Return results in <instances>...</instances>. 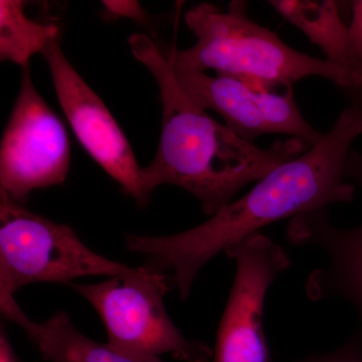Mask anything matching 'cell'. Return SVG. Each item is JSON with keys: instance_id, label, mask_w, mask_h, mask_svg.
<instances>
[{"instance_id": "cell-10", "label": "cell", "mask_w": 362, "mask_h": 362, "mask_svg": "<svg viewBox=\"0 0 362 362\" xmlns=\"http://www.w3.org/2000/svg\"><path fill=\"white\" fill-rule=\"evenodd\" d=\"M0 310L4 318L25 331L47 362H162L90 339L76 328L65 311L57 312L45 322H35L13 296H0Z\"/></svg>"}, {"instance_id": "cell-6", "label": "cell", "mask_w": 362, "mask_h": 362, "mask_svg": "<svg viewBox=\"0 0 362 362\" xmlns=\"http://www.w3.org/2000/svg\"><path fill=\"white\" fill-rule=\"evenodd\" d=\"M70 162L65 126L35 89L30 66H23L0 146V192L21 204L33 190L65 182Z\"/></svg>"}, {"instance_id": "cell-12", "label": "cell", "mask_w": 362, "mask_h": 362, "mask_svg": "<svg viewBox=\"0 0 362 362\" xmlns=\"http://www.w3.org/2000/svg\"><path fill=\"white\" fill-rule=\"evenodd\" d=\"M268 4L286 21L299 28L314 45H318L326 59L342 68L349 78V28L340 18L338 2L271 0Z\"/></svg>"}, {"instance_id": "cell-17", "label": "cell", "mask_w": 362, "mask_h": 362, "mask_svg": "<svg viewBox=\"0 0 362 362\" xmlns=\"http://www.w3.org/2000/svg\"><path fill=\"white\" fill-rule=\"evenodd\" d=\"M345 176L347 180L358 185L362 190V152L350 150L345 163Z\"/></svg>"}, {"instance_id": "cell-5", "label": "cell", "mask_w": 362, "mask_h": 362, "mask_svg": "<svg viewBox=\"0 0 362 362\" xmlns=\"http://www.w3.org/2000/svg\"><path fill=\"white\" fill-rule=\"evenodd\" d=\"M69 286L94 307L114 346L154 358L169 354L185 362L213 359L209 345L188 339L169 317L163 298L173 284L168 274L143 266L95 284Z\"/></svg>"}, {"instance_id": "cell-19", "label": "cell", "mask_w": 362, "mask_h": 362, "mask_svg": "<svg viewBox=\"0 0 362 362\" xmlns=\"http://www.w3.org/2000/svg\"><path fill=\"white\" fill-rule=\"evenodd\" d=\"M349 99V105H357V106H362V85L358 89L354 90L347 95Z\"/></svg>"}, {"instance_id": "cell-1", "label": "cell", "mask_w": 362, "mask_h": 362, "mask_svg": "<svg viewBox=\"0 0 362 362\" xmlns=\"http://www.w3.org/2000/svg\"><path fill=\"white\" fill-rule=\"evenodd\" d=\"M361 134L362 106L349 105L318 145L274 169L206 223L165 237L126 235V247L146 257L144 267L150 270L170 272L185 301L202 269L221 252L271 223L332 204H351L356 185L346 180L345 163Z\"/></svg>"}, {"instance_id": "cell-8", "label": "cell", "mask_w": 362, "mask_h": 362, "mask_svg": "<svg viewBox=\"0 0 362 362\" xmlns=\"http://www.w3.org/2000/svg\"><path fill=\"white\" fill-rule=\"evenodd\" d=\"M42 54L49 65L59 104L78 141L139 206H146L149 199L143 189L142 168L127 138L104 102L66 59L59 37L47 44Z\"/></svg>"}, {"instance_id": "cell-18", "label": "cell", "mask_w": 362, "mask_h": 362, "mask_svg": "<svg viewBox=\"0 0 362 362\" xmlns=\"http://www.w3.org/2000/svg\"><path fill=\"white\" fill-rule=\"evenodd\" d=\"M0 362H20L4 328L0 333Z\"/></svg>"}, {"instance_id": "cell-3", "label": "cell", "mask_w": 362, "mask_h": 362, "mask_svg": "<svg viewBox=\"0 0 362 362\" xmlns=\"http://www.w3.org/2000/svg\"><path fill=\"white\" fill-rule=\"evenodd\" d=\"M246 1H232L226 11L197 4L185 14L197 42L187 49H171L168 59L176 70L249 76L294 83L319 76L349 89L346 71L327 59L295 51L270 30L252 21Z\"/></svg>"}, {"instance_id": "cell-14", "label": "cell", "mask_w": 362, "mask_h": 362, "mask_svg": "<svg viewBox=\"0 0 362 362\" xmlns=\"http://www.w3.org/2000/svg\"><path fill=\"white\" fill-rule=\"evenodd\" d=\"M351 23L349 26V78L346 95L362 85V0L352 2Z\"/></svg>"}, {"instance_id": "cell-7", "label": "cell", "mask_w": 362, "mask_h": 362, "mask_svg": "<svg viewBox=\"0 0 362 362\" xmlns=\"http://www.w3.org/2000/svg\"><path fill=\"white\" fill-rule=\"evenodd\" d=\"M235 264L230 296L221 316L214 362H272L264 329L267 293L291 267L282 247L261 232L226 251Z\"/></svg>"}, {"instance_id": "cell-16", "label": "cell", "mask_w": 362, "mask_h": 362, "mask_svg": "<svg viewBox=\"0 0 362 362\" xmlns=\"http://www.w3.org/2000/svg\"><path fill=\"white\" fill-rule=\"evenodd\" d=\"M108 13L117 16L132 18L135 21L146 20V13L143 11L142 7L137 1H103Z\"/></svg>"}, {"instance_id": "cell-13", "label": "cell", "mask_w": 362, "mask_h": 362, "mask_svg": "<svg viewBox=\"0 0 362 362\" xmlns=\"http://www.w3.org/2000/svg\"><path fill=\"white\" fill-rule=\"evenodd\" d=\"M23 8L25 2L20 0L0 1V59L23 68L59 37L58 26L30 20Z\"/></svg>"}, {"instance_id": "cell-4", "label": "cell", "mask_w": 362, "mask_h": 362, "mask_svg": "<svg viewBox=\"0 0 362 362\" xmlns=\"http://www.w3.org/2000/svg\"><path fill=\"white\" fill-rule=\"evenodd\" d=\"M134 270L92 251L70 226L42 218L0 192V296L35 283L70 285L78 278Z\"/></svg>"}, {"instance_id": "cell-2", "label": "cell", "mask_w": 362, "mask_h": 362, "mask_svg": "<svg viewBox=\"0 0 362 362\" xmlns=\"http://www.w3.org/2000/svg\"><path fill=\"white\" fill-rule=\"evenodd\" d=\"M128 44L160 90V141L153 160L142 168L143 189L149 199L156 187L175 185L194 195L213 216L247 185L310 149L296 138L279 140L266 149L242 139L188 96L153 40L133 33Z\"/></svg>"}, {"instance_id": "cell-9", "label": "cell", "mask_w": 362, "mask_h": 362, "mask_svg": "<svg viewBox=\"0 0 362 362\" xmlns=\"http://www.w3.org/2000/svg\"><path fill=\"white\" fill-rule=\"evenodd\" d=\"M287 237L293 245L318 247L327 257V265L307 279V297L313 302L341 298L356 309L362 323V223L337 228L327 209H318L291 218Z\"/></svg>"}, {"instance_id": "cell-11", "label": "cell", "mask_w": 362, "mask_h": 362, "mask_svg": "<svg viewBox=\"0 0 362 362\" xmlns=\"http://www.w3.org/2000/svg\"><path fill=\"white\" fill-rule=\"evenodd\" d=\"M173 71L188 96L204 110L220 114L226 127L242 139L252 143L259 136L272 134L254 93L240 78L221 74L211 77L204 71Z\"/></svg>"}, {"instance_id": "cell-15", "label": "cell", "mask_w": 362, "mask_h": 362, "mask_svg": "<svg viewBox=\"0 0 362 362\" xmlns=\"http://www.w3.org/2000/svg\"><path fill=\"white\" fill-rule=\"evenodd\" d=\"M298 362H362V327L335 351L310 356Z\"/></svg>"}]
</instances>
